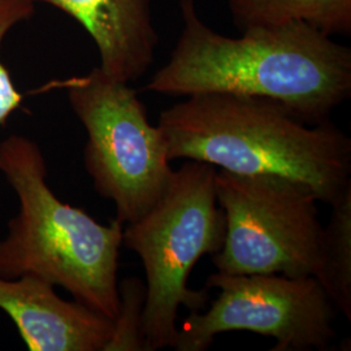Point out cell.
<instances>
[{
	"mask_svg": "<svg viewBox=\"0 0 351 351\" xmlns=\"http://www.w3.org/2000/svg\"><path fill=\"white\" fill-rule=\"evenodd\" d=\"M158 128L169 162L300 180L329 206L351 185V139L330 120L308 125L272 99L194 94L164 110Z\"/></svg>",
	"mask_w": 351,
	"mask_h": 351,
	"instance_id": "cell-2",
	"label": "cell"
},
{
	"mask_svg": "<svg viewBox=\"0 0 351 351\" xmlns=\"http://www.w3.org/2000/svg\"><path fill=\"white\" fill-rule=\"evenodd\" d=\"M182 33L147 91L190 97L229 93L278 101L308 125L351 95V50L306 23L259 26L229 38L206 25L195 0H180Z\"/></svg>",
	"mask_w": 351,
	"mask_h": 351,
	"instance_id": "cell-1",
	"label": "cell"
},
{
	"mask_svg": "<svg viewBox=\"0 0 351 351\" xmlns=\"http://www.w3.org/2000/svg\"><path fill=\"white\" fill-rule=\"evenodd\" d=\"M0 308L30 351H103L113 320L59 297L45 278L0 277Z\"/></svg>",
	"mask_w": 351,
	"mask_h": 351,
	"instance_id": "cell-8",
	"label": "cell"
},
{
	"mask_svg": "<svg viewBox=\"0 0 351 351\" xmlns=\"http://www.w3.org/2000/svg\"><path fill=\"white\" fill-rule=\"evenodd\" d=\"M216 173L211 164L186 160L162 198L123 230V245L138 255L146 272L147 351L172 348L181 306L201 311L208 302L207 288H188V278L202 256L219 252L226 239Z\"/></svg>",
	"mask_w": 351,
	"mask_h": 351,
	"instance_id": "cell-4",
	"label": "cell"
},
{
	"mask_svg": "<svg viewBox=\"0 0 351 351\" xmlns=\"http://www.w3.org/2000/svg\"><path fill=\"white\" fill-rule=\"evenodd\" d=\"M215 184L226 223L223 247L213 255L217 272L313 276L323 233L314 189L284 176L223 169Z\"/></svg>",
	"mask_w": 351,
	"mask_h": 351,
	"instance_id": "cell-6",
	"label": "cell"
},
{
	"mask_svg": "<svg viewBox=\"0 0 351 351\" xmlns=\"http://www.w3.org/2000/svg\"><path fill=\"white\" fill-rule=\"evenodd\" d=\"M219 289L210 310L190 311L172 348L204 351L224 332L249 330L276 339L274 351H324L336 337V308L314 276L226 275L207 277Z\"/></svg>",
	"mask_w": 351,
	"mask_h": 351,
	"instance_id": "cell-7",
	"label": "cell"
},
{
	"mask_svg": "<svg viewBox=\"0 0 351 351\" xmlns=\"http://www.w3.org/2000/svg\"><path fill=\"white\" fill-rule=\"evenodd\" d=\"M36 4L33 0H0V50L14 26L34 16ZM23 93L17 90L12 75L0 59V128L7 125L13 113L23 107Z\"/></svg>",
	"mask_w": 351,
	"mask_h": 351,
	"instance_id": "cell-13",
	"label": "cell"
},
{
	"mask_svg": "<svg viewBox=\"0 0 351 351\" xmlns=\"http://www.w3.org/2000/svg\"><path fill=\"white\" fill-rule=\"evenodd\" d=\"M313 276L336 310L351 320V185L332 204Z\"/></svg>",
	"mask_w": 351,
	"mask_h": 351,
	"instance_id": "cell-11",
	"label": "cell"
},
{
	"mask_svg": "<svg viewBox=\"0 0 351 351\" xmlns=\"http://www.w3.org/2000/svg\"><path fill=\"white\" fill-rule=\"evenodd\" d=\"M0 172L20 208L0 241V277L45 278L75 301L113 320L119 311V255L124 224L98 223L85 210L60 201L47 184L37 142L12 134L0 142Z\"/></svg>",
	"mask_w": 351,
	"mask_h": 351,
	"instance_id": "cell-3",
	"label": "cell"
},
{
	"mask_svg": "<svg viewBox=\"0 0 351 351\" xmlns=\"http://www.w3.org/2000/svg\"><path fill=\"white\" fill-rule=\"evenodd\" d=\"M241 30L306 23L326 36L351 33V0H226Z\"/></svg>",
	"mask_w": 351,
	"mask_h": 351,
	"instance_id": "cell-10",
	"label": "cell"
},
{
	"mask_svg": "<svg viewBox=\"0 0 351 351\" xmlns=\"http://www.w3.org/2000/svg\"><path fill=\"white\" fill-rule=\"evenodd\" d=\"M146 297L147 288L141 278L129 277L119 284V311L103 351H147L143 329Z\"/></svg>",
	"mask_w": 351,
	"mask_h": 351,
	"instance_id": "cell-12",
	"label": "cell"
},
{
	"mask_svg": "<svg viewBox=\"0 0 351 351\" xmlns=\"http://www.w3.org/2000/svg\"><path fill=\"white\" fill-rule=\"evenodd\" d=\"M69 14L94 40L101 71L132 82L147 72L159 43L151 0H33Z\"/></svg>",
	"mask_w": 351,
	"mask_h": 351,
	"instance_id": "cell-9",
	"label": "cell"
},
{
	"mask_svg": "<svg viewBox=\"0 0 351 351\" xmlns=\"http://www.w3.org/2000/svg\"><path fill=\"white\" fill-rule=\"evenodd\" d=\"M50 86L66 91L88 132L84 164L95 191L113 202L120 223L138 220L162 198L175 172L162 132L151 125L138 93L99 66Z\"/></svg>",
	"mask_w": 351,
	"mask_h": 351,
	"instance_id": "cell-5",
	"label": "cell"
}]
</instances>
